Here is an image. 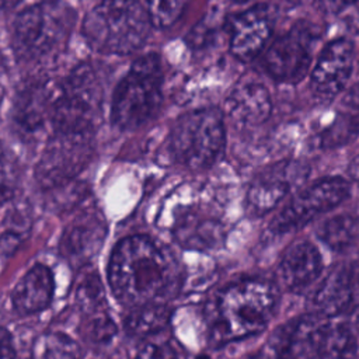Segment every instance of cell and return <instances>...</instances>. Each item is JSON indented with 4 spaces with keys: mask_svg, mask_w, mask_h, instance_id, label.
Listing matches in <instances>:
<instances>
[{
    "mask_svg": "<svg viewBox=\"0 0 359 359\" xmlns=\"http://www.w3.org/2000/svg\"><path fill=\"white\" fill-rule=\"evenodd\" d=\"M107 278L115 299L129 309L163 303L181 285L174 257L147 236H129L114 247Z\"/></svg>",
    "mask_w": 359,
    "mask_h": 359,
    "instance_id": "obj_1",
    "label": "cell"
},
{
    "mask_svg": "<svg viewBox=\"0 0 359 359\" xmlns=\"http://www.w3.org/2000/svg\"><path fill=\"white\" fill-rule=\"evenodd\" d=\"M15 352L10 332L0 325V359H14Z\"/></svg>",
    "mask_w": 359,
    "mask_h": 359,
    "instance_id": "obj_30",
    "label": "cell"
},
{
    "mask_svg": "<svg viewBox=\"0 0 359 359\" xmlns=\"http://www.w3.org/2000/svg\"><path fill=\"white\" fill-rule=\"evenodd\" d=\"M224 144L223 116L213 108L196 109L180 116L168 139L174 161L189 170L213 165L222 157Z\"/></svg>",
    "mask_w": 359,
    "mask_h": 359,
    "instance_id": "obj_8",
    "label": "cell"
},
{
    "mask_svg": "<svg viewBox=\"0 0 359 359\" xmlns=\"http://www.w3.org/2000/svg\"><path fill=\"white\" fill-rule=\"evenodd\" d=\"M15 172L0 144V203L7 202L15 192Z\"/></svg>",
    "mask_w": 359,
    "mask_h": 359,
    "instance_id": "obj_29",
    "label": "cell"
},
{
    "mask_svg": "<svg viewBox=\"0 0 359 359\" xmlns=\"http://www.w3.org/2000/svg\"><path fill=\"white\" fill-rule=\"evenodd\" d=\"M135 359H182V356L170 341L151 339L140 346Z\"/></svg>",
    "mask_w": 359,
    "mask_h": 359,
    "instance_id": "obj_28",
    "label": "cell"
},
{
    "mask_svg": "<svg viewBox=\"0 0 359 359\" xmlns=\"http://www.w3.org/2000/svg\"><path fill=\"white\" fill-rule=\"evenodd\" d=\"M323 269L318 250L309 241L293 243L283 254L278 278L290 292H300L317 280Z\"/></svg>",
    "mask_w": 359,
    "mask_h": 359,
    "instance_id": "obj_17",
    "label": "cell"
},
{
    "mask_svg": "<svg viewBox=\"0 0 359 359\" xmlns=\"http://www.w3.org/2000/svg\"><path fill=\"white\" fill-rule=\"evenodd\" d=\"M102 79L97 67L84 62L55 84L50 128L53 132L93 133L102 105Z\"/></svg>",
    "mask_w": 359,
    "mask_h": 359,
    "instance_id": "obj_6",
    "label": "cell"
},
{
    "mask_svg": "<svg viewBox=\"0 0 359 359\" xmlns=\"http://www.w3.org/2000/svg\"><path fill=\"white\" fill-rule=\"evenodd\" d=\"M229 31L231 53L241 60H250L259 55L269 41L271 22L262 7H252L234 14Z\"/></svg>",
    "mask_w": 359,
    "mask_h": 359,
    "instance_id": "obj_16",
    "label": "cell"
},
{
    "mask_svg": "<svg viewBox=\"0 0 359 359\" xmlns=\"http://www.w3.org/2000/svg\"><path fill=\"white\" fill-rule=\"evenodd\" d=\"M244 359H266V358L262 356V355H251V356H247Z\"/></svg>",
    "mask_w": 359,
    "mask_h": 359,
    "instance_id": "obj_32",
    "label": "cell"
},
{
    "mask_svg": "<svg viewBox=\"0 0 359 359\" xmlns=\"http://www.w3.org/2000/svg\"><path fill=\"white\" fill-rule=\"evenodd\" d=\"M163 66L156 53L137 57L115 87L111 121L123 130L147 123L163 102Z\"/></svg>",
    "mask_w": 359,
    "mask_h": 359,
    "instance_id": "obj_7",
    "label": "cell"
},
{
    "mask_svg": "<svg viewBox=\"0 0 359 359\" xmlns=\"http://www.w3.org/2000/svg\"><path fill=\"white\" fill-rule=\"evenodd\" d=\"M76 21L72 6L43 1L25 7L13 22L11 46L22 63H45L56 59L66 48Z\"/></svg>",
    "mask_w": 359,
    "mask_h": 359,
    "instance_id": "obj_3",
    "label": "cell"
},
{
    "mask_svg": "<svg viewBox=\"0 0 359 359\" xmlns=\"http://www.w3.org/2000/svg\"><path fill=\"white\" fill-rule=\"evenodd\" d=\"M349 174L352 175V178H353L355 181L359 182V156H356V157L352 160V163H351V165H349Z\"/></svg>",
    "mask_w": 359,
    "mask_h": 359,
    "instance_id": "obj_31",
    "label": "cell"
},
{
    "mask_svg": "<svg viewBox=\"0 0 359 359\" xmlns=\"http://www.w3.org/2000/svg\"><path fill=\"white\" fill-rule=\"evenodd\" d=\"M349 182L341 177L316 181L294 195L272 220L275 233H289L302 229L320 215L337 208L349 195Z\"/></svg>",
    "mask_w": 359,
    "mask_h": 359,
    "instance_id": "obj_10",
    "label": "cell"
},
{
    "mask_svg": "<svg viewBox=\"0 0 359 359\" xmlns=\"http://www.w3.org/2000/svg\"><path fill=\"white\" fill-rule=\"evenodd\" d=\"M170 316V309L163 303L144 304L129 310L123 320V327L130 337L150 338L167 327Z\"/></svg>",
    "mask_w": 359,
    "mask_h": 359,
    "instance_id": "obj_21",
    "label": "cell"
},
{
    "mask_svg": "<svg viewBox=\"0 0 359 359\" xmlns=\"http://www.w3.org/2000/svg\"><path fill=\"white\" fill-rule=\"evenodd\" d=\"M80 345L59 331L41 334L32 348V359H80Z\"/></svg>",
    "mask_w": 359,
    "mask_h": 359,
    "instance_id": "obj_24",
    "label": "cell"
},
{
    "mask_svg": "<svg viewBox=\"0 0 359 359\" xmlns=\"http://www.w3.org/2000/svg\"><path fill=\"white\" fill-rule=\"evenodd\" d=\"M223 233L220 224L210 219L187 217L175 230L178 241L189 248H213L219 245Z\"/></svg>",
    "mask_w": 359,
    "mask_h": 359,
    "instance_id": "obj_23",
    "label": "cell"
},
{
    "mask_svg": "<svg viewBox=\"0 0 359 359\" xmlns=\"http://www.w3.org/2000/svg\"><path fill=\"white\" fill-rule=\"evenodd\" d=\"M321 241L334 251L342 252L359 241V216L338 215L325 220L317 230Z\"/></svg>",
    "mask_w": 359,
    "mask_h": 359,
    "instance_id": "obj_22",
    "label": "cell"
},
{
    "mask_svg": "<svg viewBox=\"0 0 359 359\" xmlns=\"http://www.w3.org/2000/svg\"><path fill=\"white\" fill-rule=\"evenodd\" d=\"M273 348L279 359H353L356 341L346 324L311 313L279 328Z\"/></svg>",
    "mask_w": 359,
    "mask_h": 359,
    "instance_id": "obj_4",
    "label": "cell"
},
{
    "mask_svg": "<svg viewBox=\"0 0 359 359\" xmlns=\"http://www.w3.org/2000/svg\"><path fill=\"white\" fill-rule=\"evenodd\" d=\"M116 325L108 310L86 317L84 332L87 339L94 344H108L116 335Z\"/></svg>",
    "mask_w": 359,
    "mask_h": 359,
    "instance_id": "obj_26",
    "label": "cell"
},
{
    "mask_svg": "<svg viewBox=\"0 0 359 359\" xmlns=\"http://www.w3.org/2000/svg\"><path fill=\"white\" fill-rule=\"evenodd\" d=\"M76 302L84 317L107 310L104 286L95 271L86 272L79 280Z\"/></svg>",
    "mask_w": 359,
    "mask_h": 359,
    "instance_id": "obj_25",
    "label": "cell"
},
{
    "mask_svg": "<svg viewBox=\"0 0 359 359\" xmlns=\"http://www.w3.org/2000/svg\"><path fill=\"white\" fill-rule=\"evenodd\" d=\"M278 306V290L265 279H243L216 294L209 330L213 341L233 342L261 332L272 320Z\"/></svg>",
    "mask_w": 359,
    "mask_h": 359,
    "instance_id": "obj_2",
    "label": "cell"
},
{
    "mask_svg": "<svg viewBox=\"0 0 359 359\" xmlns=\"http://www.w3.org/2000/svg\"><path fill=\"white\" fill-rule=\"evenodd\" d=\"M55 84L49 80L34 79L18 88L11 116L14 126L22 137H36L46 126H50Z\"/></svg>",
    "mask_w": 359,
    "mask_h": 359,
    "instance_id": "obj_12",
    "label": "cell"
},
{
    "mask_svg": "<svg viewBox=\"0 0 359 359\" xmlns=\"http://www.w3.org/2000/svg\"><path fill=\"white\" fill-rule=\"evenodd\" d=\"M93 156V133L53 132L38 160L36 181L46 191L66 185L87 167Z\"/></svg>",
    "mask_w": 359,
    "mask_h": 359,
    "instance_id": "obj_9",
    "label": "cell"
},
{
    "mask_svg": "<svg viewBox=\"0 0 359 359\" xmlns=\"http://www.w3.org/2000/svg\"><path fill=\"white\" fill-rule=\"evenodd\" d=\"M107 233L100 210L90 208L79 213L65 229L60 238L62 255L74 265H86L98 252Z\"/></svg>",
    "mask_w": 359,
    "mask_h": 359,
    "instance_id": "obj_14",
    "label": "cell"
},
{
    "mask_svg": "<svg viewBox=\"0 0 359 359\" xmlns=\"http://www.w3.org/2000/svg\"><path fill=\"white\" fill-rule=\"evenodd\" d=\"M150 27L144 4L102 1L86 14L81 32L88 46L100 53L128 55L143 46Z\"/></svg>",
    "mask_w": 359,
    "mask_h": 359,
    "instance_id": "obj_5",
    "label": "cell"
},
{
    "mask_svg": "<svg viewBox=\"0 0 359 359\" xmlns=\"http://www.w3.org/2000/svg\"><path fill=\"white\" fill-rule=\"evenodd\" d=\"M226 111L237 123L259 125L271 115V95L266 88L259 84H244L229 95Z\"/></svg>",
    "mask_w": 359,
    "mask_h": 359,
    "instance_id": "obj_19",
    "label": "cell"
},
{
    "mask_svg": "<svg viewBox=\"0 0 359 359\" xmlns=\"http://www.w3.org/2000/svg\"><path fill=\"white\" fill-rule=\"evenodd\" d=\"M55 293V280L50 269L43 264L31 266L17 282L11 292L14 310L21 316H29L45 310Z\"/></svg>",
    "mask_w": 359,
    "mask_h": 359,
    "instance_id": "obj_18",
    "label": "cell"
},
{
    "mask_svg": "<svg viewBox=\"0 0 359 359\" xmlns=\"http://www.w3.org/2000/svg\"><path fill=\"white\" fill-rule=\"evenodd\" d=\"M4 7H6V3H1V1H0V11H1Z\"/></svg>",
    "mask_w": 359,
    "mask_h": 359,
    "instance_id": "obj_33",
    "label": "cell"
},
{
    "mask_svg": "<svg viewBox=\"0 0 359 359\" xmlns=\"http://www.w3.org/2000/svg\"><path fill=\"white\" fill-rule=\"evenodd\" d=\"M314 34L310 28L296 25L278 36L264 53L266 73L278 81L296 83L309 72Z\"/></svg>",
    "mask_w": 359,
    "mask_h": 359,
    "instance_id": "obj_11",
    "label": "cell"
},
{
    "mask_svg": "<svg viewBox=\"0 0 359 359\" xmlns=\"http://www.w3.org/2000/svg\"><path fill=\"white\" fill-rule=\"evenodd\" d=\"M359 292V264H341L334 268L314 294L316 313L325 317H339L349 311Z\"/></svg>",
    "mask_w": 359,
    "mask_h": 359,
    "instance_id": "obj_15",
    "label": "cell"
},
{
    "mask_svg": "<svg viewBox=\"0 0 359 359\" xmlns=\"http://www.w3.org/2000/svg\"><path fill=\"white\" fill-rule=\"evenodd\" d=\"M185 4L182 1H149L144 8L150 25L156 28H167L172 25L182 14Z\"/></svg>",
    "mask_w": 359,
    "mask_h": 359,
    "instance_id": "obj_27",
    "label": "cell"
},
{
    "mask_svg": "<svg viewBox=\"0 0 359 359\" xmlns=\"http://www.w3.org/2000/svg\"><path fill=\"white\" fill-rule=\"evenodd\" d=\"M290 189L289 180L279 172H271L257 180L248 194L247 206L254 215H265L273 210Z\"/></svg>",
    "mask_w": 359,
    "mask_h": 359,
    "instance_id": "obj_20",
    "label": "cell"
},
{
    "mask_svg": "<svg viewBox=\"0 0 359 359\" xmlns=\"http://www.w3.org/2000/svg\"><path fill=\"white\" fill-rule=\"evenodd\" d=\"M353 65V46L345 38L331 41L323 52L311 72L310 87L313 93L323 98H332L346 86Z\"/></svg>",
    "mask_w": 359,
    "mask_h": 359,
    "instance_id": "obj_13",
    "label": "cell"
}]
</instances>
